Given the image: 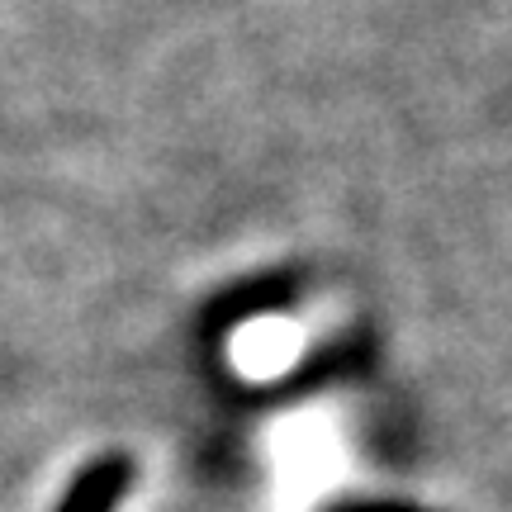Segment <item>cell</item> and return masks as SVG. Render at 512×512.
I'll list each match as a JSON object with an SVG mask.
<instances>
[{
    "label": "cell",
    "instance_id": "6da1fadb",
    "mask_svg": "<svg viewBox=\"0 0 512 512\" xmlns=\"http://www.w3.org/2000/svg\"><path fill=\"white\" fill-rule=\"evenodd\" d=\"M128 489H133V460L124 451H110V456H95L72 479V489L57 503V512H119Z\"/></svg>",
    "mask_w": 512,
    "mask_h": 512
},
{
    "label": "cell",
    "instance_id": "7a4b0ae2",
    "mask_svg": "<svg viewBox=\"0 0 512 512\" xmlns=\"http://www.w3.org/2000/svg\"><path fill=\"white\" fill-rule=\"evenodd\" d=\"M294 290H299V280H290V275H256V280H247V285L223 294L219 304L209 309V323H214L219 332L242 328V323H252V318L290 309Z\"/></svg>",
    "mask_w": 512,
    "mask_h": 512
},
{
    "label": "cell",
    "instance_id": "3957f363",
    "mask_svg": "<svg viewBox=\"0 0 512 512\" xmlns=\"http://www.w3.org/2000/svg\"><path fill=\"white\" fill-rule=\"evenodd\" d=\"M323 512H437V508L403 503V498H342V503H328Z\"/></svg>",
    "mask_w": 512,
    "mask_h": 512
}]
</instances>
